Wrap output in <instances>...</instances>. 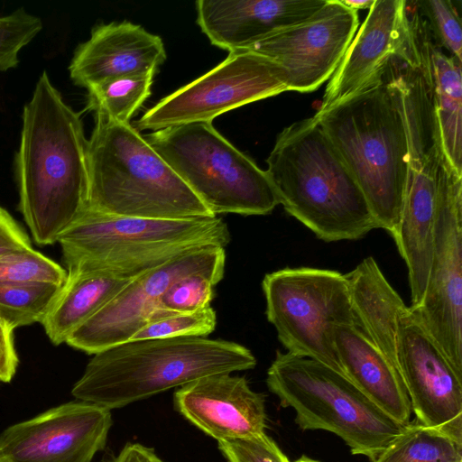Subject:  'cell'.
Masks as SVG:
<instances>
[{
  "label": "cell",
  "instance_id": "cell-1",
  "mask_svg": "<svg viewBox=\"0 0 462 462\" xmlns=\"http://www.w3.org/2000/svg\"><path fill=\"white\" fill-rule=\"evenodd\" d=\"M15 155L18 208L39 245L58 243L88 206V142L80 116L44 70L24 105Z\"/></svg>",
  "mask_w": 462,
  "mask_h": 462
},
{
  "label": "cell",
  "instance_id": "cell-2",
  "mask_svg": "<svg viewBox=\"0 0 462 462\" xmlns=\"http://www.w3.org/2000/svg\"><path fill=\"white\" fill-rule=\"evenodd\" d=\"M266 163L279 204L319 239L357 240L377 228L360 187L314 116L283 128Z\"/></svg>",
  "mask_w": 462,
  "mask_h": 462
},
{
  "label": "cell",
  "instance_id": "cell-3",
  "mask_svg": "<svg viewBox=\"0 0 462 462\" xmlns=\"http://www.w3.org/2000/svg\"><path fill=\"white\" fill-rule=\"evenodd\" d=\"M255 365L250 349L224 339L128 340L95 354L71 394L112 411L203 376L250 370Z\"/></svg>",
  "mask_w": 462,
  "mask_h": 462
},
{
  "label": "cell",
  "instance_id": "cell-4",
  "mask_svg": "<svg viewBox=\"0 0 462 462\" xmlns=\"http://www.w3.org/2000/svg\"><path fill=\"white\" fill-rule=\"evenodd\" d=\"M383 69L314 117L360 187L377 228L394 238L406 189L407 143Z\"/></svg>",
  "mask_w": 462,
  "mask_h": 462
},
{
  "label": "cell",
  "instance_id": "cell-5",
  "mask_svg": "<svg viewBox=\"0 0 462 462\" xmlns=\"http://www.w3.org/2000/svg\"><path fill=\"white\" fill-rule=\"evenodd\" d=\"M95 120L86 209L152 219L217 217L130 123Z\"/></svg>",
  "mask_w": 462,
  "mask_h": 462
},
{
  "label": "cell",
  "instance_id": "cell-6",
  "mask_svg": "<svg viewBox=\"0 0 462 462\" xmlns=\"http://www.w3.org/2000/svg\"><path fill=\"white\" fill-rule=\"evenodd\" d=\"M230 233L222 218L152 219L86 209L61 235L67 272L101 270L135 279L188 252L225 248Z\"/></svg>",
  "mask_w": 462,
  "mask_h": 462
},
{
  "label": "cell",
  "instance_id": "cell-7",
  "mask_svg": "<svg viewBox=\"0 0 462 462\" xmlns=\"http://www.w3.org/2000/svg\"><path fill=\"white\" fill-rule=\"evenodd\" d=\"M266 384L282 407L296 412L302 430L338 436L353 455L374 462L402 425L366 397L347 377L314 359L276 351Z\"/></svg>",
  "mask_w": 462,
  "mask_h": 462
},
{
  "label": "cell",
  "instance_id": "cell-8",
  "mask_svg": "<svg viewBox=\"0 0 462 462\" xmlns=\"http://www.w3.org/2000/svg\"><path fill=\"white\" fill-rule=\"evenodd\" d=\"M151 146L215 215H267L279 205L266 172L212 122L167 127L145 136Z\"/></svg>",
  "mask_w": 462,
  "mask_h": 462
},
{
  "label": "cell",
  "instance_id": "cell-9",
  "mask_svg": "<svg viewBox=\"0 0 462 462\" xmlns=\"http://www.w3.org/2000/svg\"><path fill=\"white\" fill-rule=\"evenodd\" d=\"M265 314L287 352L314 359L346 377L334 342L337 325L356 326L345 274L312 267L265 274Z\"/></svg>",
  "mask_w": 462,
  "mask_h": 462
},
{
  "label": "cell",
  "instance_id": "cell-10",
  "mask_svg": "<svg viewBox=\"0 0 462 462\" xmlns=\"http://www.w3.org/2000/svg\"><path fill=\"white\" fill-rule=\"evenodd\" d=\"M410 310L462 377V173L446 157L438 177L427 288L421 304Z\"/></svg>",
  "mask_w": 462,
  "mask_h": 462
},
{
  "label": "cell",
  "instance_id": "cell-11",
  "mask_svg": "<svg viewBox=\"0 0 462 462\" xmlns=\"http://www.w3.org/2000/svg\"><path fill=\"white\" fill-rule=\"evenodd\" d=\"M288 91L282 69L270 59L240 50L199 79L161 99L136 121L159 131L193 122H212L229 110Z\"/></svg>",
  "mask_w": 462,
  "mask_h": 462
},
{
  "label": "cell",
  "instance_id": "cell-12",
  "mask_svg": "<svg viewBox=\"0 0 462 462\" xmlns=\"http://www.w3.org/2000/svg\"><path fill=\"white\" fill-rule=\"evenodd\" d=\"M226 252L206 246L188 252L141 274L77 328L67 339L69 346L95 355L126 342L152 319L164 292L179 279L207 273L222 280Z\"/></svg>",
  "mask_w": 462,
  "mask_h": 462
},
{
  "label": "cell",
  "instance_id": "cell-13",
  "mask_svg": "<svg viewBox=\"0 0 462 462\" xmlns=\"http://www.w3.org/2000/svg\"><path fill=\"white\" fill-rule=\"evenodd\" d=\"M358 25L356 11L340 0H327L310 18L273 32L245 50L275 62L288 90L310 92L331 78Z\"/></svg>",
  "mask_w": 462,
  "mask_h": 462
},
{
  "label": "cell",
  "instance_id": "cell-14",
  "mask_svg": "<svg viewBox=\"0 0 462 462\" xmlns=\"http://www.w3.org/2000/svg\"><path fill=\"white\" fill-rule=\"evenodd\" d=\"M113 424L111 411L74 401L14 424L0 434L6 462H91L105 448Z\"/></svg>",
  "mask_w": 462,
  "mask_h": 462
},
{
  "label": "cell",
  "instance_id": "cell-15",
  "mask_svg": "<svg viewBox=\"0 0 462 462\" xmlns=\"http://www.w3.org/2000/svg\"><path fill=\"white\" fill-rule=\"evenodd\" d=\"M398 367L418 421L440 427L462 418V377L410 308L399 326Z\"/></svg>",
  "mask_w": 462,
  "mask_h": 462
},
{
  "label": "cell",
  "instance_id": "cell-16",
  "mask_svg": "<svg viewBox=\"0 0 462 462\" xmlns=\"http://www.w3.org/2000/svg\"><path fill=\"white\" fill-rule=\"evenodd\" d=\"M231 374L200 377L173 393L175 410L217 441L256 436L266 428L264 395Z\"/></svg>",
  "mask_w": 462,
  "mask_h": 462
},
{
  "label": "cell",
  "instance_id": "cell-17",
  "mask_svg": "<svg viewBox=\"0 0 462 462\" xmlns=\"http://www.w3.org/2000/svg\"><path fill=\"white\" fill-rule=\"evenodd\" d=\"M166 60L162 40L128 21L100 23L75 50L69 66L74 84L86 88L130 75L158 72Z\"/></svg>",
  "mask_w": 462,
  "mask_h": 462
},
{
  "label": "cell",
  "instance_id": "cell-18",
  "mask_svg": "<svg viewBox=\"0 0 462 462\" xmlns=\"http://www.w3.org/2000/svg\"><path fill=\"white\" fill-rule=\"evenodd\" d=\"M407 35L406 0H375L331 76L317 113L328 110L374 76Z\"/></svg>",
  "mask_w": 462,
  "mask_h": 462
},
{
  "label": "cell",
  "instance_id": "cell-19",
  "mask_svg": "<svg viewBox=\"0 0 462 462\" xmlns=\"http://www.w3.org/2000/svg\"><path fill=\"white\" fill-rule=\"evenodd\" d=\"M327 0H199L197 23L210 42L245 50L279 29L313 15Z\"/></svg>",
  "mask_w": 462,
  "mask_h": 462
},
{
  "label": "cell",
  "instance_id": "cell-20",
  "mask_svg": "<svg viewBox=\"0 0 462 462\" xmlns=\"http://www.w3.org/2000/svg\"><path fill=\"white\" fill-rule=\"evenodd\" d=\"M406 14L411 39L434 92L444 154L462 173V62L435 42L415 1L406 0Z\"/></svg>",
  "mask_w": 462,
  "mask_h": 462
},
{
  "label": "cell",
  "instance_id": "cell-21",
  "mask_svg": "<svg viewBox=\"0 0 462 462\" xmlns=\"http://www.w3.org/2000/svg\"><path fill=\"white\" fill-rule=\"evenodd\" d=\"M334 342L346 377L390 417L407 425L411 404L397 368L356 326H336Z\"/></svg>",
  "mask_w": 462,
  "mask_h": 462
},
{
  "label": "cell",
  "instance_id": "cell-22",
  "mask_svg": "<svg viewBox=\"0 0 462 462\" xmlns=\"http://www.w3.org/2000/svg\"><path fill=\"white\" fill-rule=\"evenodd\" d=\"M345 276L356 327L399 371V326L409 307L372 256L363 259Z\"/></svg>",
  "mask_w": 462,
  "mask_h": 462
},
{
  "label": "cell",
  "instance_id": "cell-23",
  "mask_svg": "<svg viewBox=\"0 0 462 462\" xmlns=\"http://www.w3.org/2000/svg\"><path fill=\"white\" fill-rule=\"evenodd\" d=\"M134 279L101 270L68 273L42 325L51 342L59 346Z\"/></svg>",
  "mask_w": 462,
  "mask_h": 462
},
{
  "label": "cell",
  "instance_id": "cell-24",
  "mask_svg": "<svg viewBox=\"0 0 462 462\" xmlns=\"http://www.w3.org/2000/svg\"><path fill=\"white\" fill-rule=\"evenodd\" d=\"M374 462H462V442L444 426L410 421Z\"/></svg>",
  "mask_w": 462,
  "mask_h": 462
},
{
  "label": "cell",
  "instance_id": "cell-25",
  "mask_svg": "<svg viewBox=\"0 0 462 462\" xmlns=\"http://www.w3.org/2000/svg\"><path fill=\"white\" fill-rule=\"evenodd\" d=\"M154 75L124 76L88 88L87 110L106 120L129 123L151 95Z\"/></svg>",
  "mask_w": 462,
  "mask_h": 462
},
{
  "label": "cell",
  "instance_id": "cell-26",
  "mask_svg": "<svg viewBox=\"0 0 462 462\" xmlns=\"http://www.w3.org/2000/svg\"><path fill=\"white\" fill-rule=\"evenodd\" d=\"M62 285L46 282L0 283L1 322L11 331L33 323L42 324Z\"/></svg>",
  "mask_w": 462,
  "mask_h": 462
},
{
  "label": "cell",
  "instance_id": "cell-27",
  "mask_svg": "<svg viewBox=\"0 0 462 462\" xmlns=\"http://www.w3.org/2000/svg\"><path fill=\"white\" fill-rule=\"evenodd\" d=\"M67 276V270L32 247L0 257V283L46 282L62 285Z\"/></svg>",
  "mask_w": 462,
  "mask_h": 462
},
{
  "label": "cell",
  "instance_id": "cell-28",
  "mask_svg": "<svg viewBox=\"0 0 462 462\" xmlns=\"http://www.w3.org/2000/svg\"><path fill=\"white\" fill-rule=\"evenodd\" d=\"M217 324L215 310L209 306L188 312H170L149 321L130 340L205 337L211 334Z\"/></svg>",
  "mask_w": 462,
  "mask_h": 462
},
{
  "label": "cell",
  "instance_id": "cell-29",
  "mask_svg": "<svg viewBox=\"0 0 462 462\" xmlns=\"http://www.w3.org/2000/svg\"><path fill=\"white\" fill-rule=\"evenodd\" d=\"M220 281L207 273H192L176 281L162 296L151 320L170 312L195 311L210 306L214 286Z\"/></svg>",
  "mask_w": 462,
  "mask_h": 462
},
{
  "label": "cell",
  "instance_id": "cell-30",
  "mask_svg": "<svg viewBox=\"0 0 462 462\" xmlns=\"http://www.w3.org/2000/svg\"><path fill=\"white\" fill-rule=\"evenodd\" d=\"M415 4L435 42L462 62L461 16L457 2L416 0Z\"/></svg>",
  "mask_w": 462,
  "mask_h": 462
},
{
  "label": "cell",
  "instance_id": "cell-31",
  "mask_svg": "<svg viewBox=\"0 0 462 462\" xmlns=\"http://www.w3.org/2000/svg\"><path fill=\"white\" fill-rule=\"evenodd\" d=\"M42 29V20L19 8L0 17V71L17 67L19 52Z\"/></svg>",
  "mask_w": 462,
  "mask_h": 462
},
{
  "label": "cell",
  "instance_id": "cell-32",
  "mask_svg": "<svg viewBox=\"0 0 462 462\" xmlns=\"http://www.w3.org/2000/svg\"><path fill=\"white\" fill-rule=\"evenodd\" d=\"M217 447L226 462H291L265 432L245 439L217 441Z\"/></svg>",
  "mask_w": 462,
  "mask_h": 462
},
{
  "label": "cell",
  "instance_id": "cell-33",
  "mask_svg": "<svg viewBox=\"0 0 462 462\" xmlns=\"http://www.w3.org/2000/svg\"><path fill=\"white\" fill-rule=\"evenodd\" d=\"M31 247L27 234L9 212L0 206V257Z\"/></svg>",
  "mask_w": 462,
  "mask_h": 462
},
{
  "label": "cell",
  "instance_id": "cell-34",
  "mask_svg": "<svg viewBox=\"0 0 462 462\" xmlns=\"http://www.w3.org/2000/svg\"><path fill=\"white\" fill-rule=\"evenodd\" d=\"M114 462H165L152 448L140 443H128L120 451Z\"/></svg>",
  "mask_w": 462,
  "mask_h": 462
},
{
  "label": "cell",
  "instance_id": "cell-35",
  "mask_svg": "<svg viewBox=\"0 0 462 462\" xmlns=\"http://www.w3.org/2000/svg\"><path fill=\"white\" fill-rule=\"evenodd\" d=\"M19 364L18 356H11L0 348V383H9Z\"/></svg>",
  "mask_w": 462,
  "mask_h": 462
},
{
  "label": "cell",
  "instance_id": "cell-36",
  "mask_svg": "<svg viewBox=\"0 0 462 462\" xmlns=\"http://www.w3.org/2000/svg\"><path fill=\"white\" fill-rule=\"evenodd\" d=\"M0 348L5 353L17 356L14 347L13 331L8 329L0 320Z\"/></svg>",
  "mask_w": 462,
  "mask_h": 462
},
{
  "label": "cell",
  "instance_id": "cell-37",
  "mask_svg": "<svg viewBox=\"0 0 462 462\" xmlns=\"http://www.w3.org/2000/svg\"><path fill=\"white\" fill-rule=\"evenodd\" d=\"M346 7L357 12L359 9H370L375 0H340Z\"/></svg>",
  "mask_w": 462,
  "mask_h": 462
},
{
  "label": "cell",
  "instance_id": "cell-38",
  "mask_svg": "<svg viewBox=\"0 0 462 462\" xmlns=\"http://www.w3.org/2000/svg\"><path fill=\"white\" fill-rule=\"evenodd\" d=\"M294 462H319V461L312 459V458L303 455L300 457H299L297 460H295Z\"/></svg>",
  "mask_w": 462,
  "mask_h": 462
},
{
  "label": "cell",
  "instance_id": "cell-39",
  "mask_svg": "<svg viewBox=\"0 0 462 462\" xmlns=\"http://www.w3.org/2000/svg\"><path fill=\"white\" fill-rule=\"evenodd\" d=\"M0 462H6L4 458L0 457Z\"/></svg>",
  "mask_w": 462,
  "mask_h": 462
}]
</instances>
